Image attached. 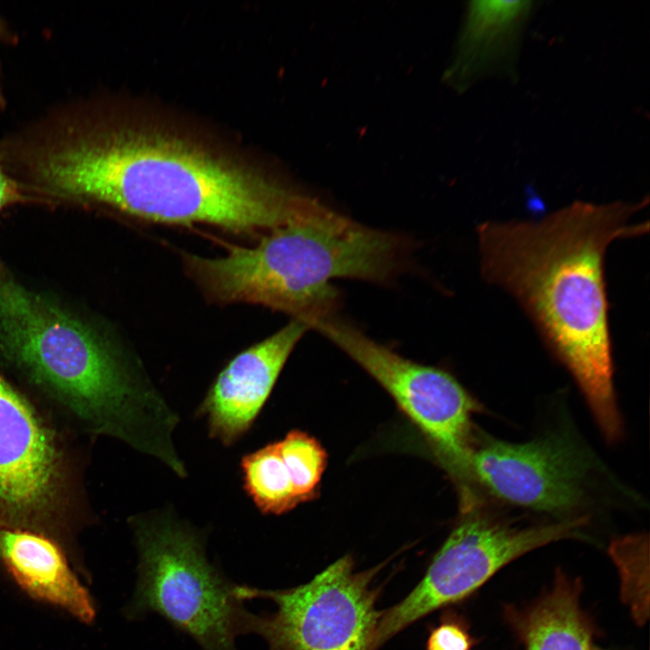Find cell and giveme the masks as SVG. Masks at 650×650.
Returning a JSON list of instances; mask_svg holds the SVG:
<instances>
[{
    "instance_id": "6",
    "label": "cell",
    "mask_w": 650,
    "mask_h": 650,
    "mask_svg": "<svg viewBox=\"0 0 650 650\" xmlns=\"http://www.w3.org/2000/svg\"><path fill=\"white\" fill-rule=\"evenodd\" d=\"M129 523L138 566L125 615L157 613L202 650H236L246 608L237 584L208 561L202 534L166 511L136 515Z\"/></svg>"
},
{
    "instance_id": "17",
    "label": "cell",
    "mask_w": 650,
    "mask_h": 650,
    "mask_svg": "<svg viewBox=\"0 0 650 650\" xmlns=\"http://www.w3.org/2000/svg\"><path fill=\"white\" fill-rule=\"evenodd\" d=\"M475 641L467 624L456 615H445L431 630L426 650H471Z\"/></svg>"
},
{
    "instance_id": "14",
    "label": "cell",
    "mask_w": 650,
    "mask_h": 650,
    "mask_svg": "<svg viewBox=\"0 0 650 650\" xmlns=\"http://www.w3.org/2000/svg\"><path fill=\"white\" fill-rule=\"evenodd\" d=\"M580 583L557 571L552 590L505 616L525 650H592V627L580 605Z\"/></svg>"
},
{
    "instance_id": "9",
    "label": "cell",
    "mask_w": 650,
    "mask_h": 650,
    "mask_svg": "<svg viewBox=\"0 0 650 650\" xmlns=\"http://www.w3.org/2000/svg\"><path fill=\"white\" fill-rule=\"evenodd\" d=\"M312 330L330 339L395 400L433 445L458 481L461 497L471 492V415L478 404L444 370L409 360L332 315L312 320Z\"/></svg>"
},
{
    "instance_id": "12",
    "label": "cell",
    "mask_w": 650,
    "mask_h": 650,
    "mask_svg": "<svg viewBox=\"0 0 650 650\" xmlns=\"http://www.w3.org/2000/svg\"><path fill=\"white\" fill-rule=\"evenodd\" d=\"M71 554L55 538L23 528L0 529V563L32 599L90 624L96 607L71 567Z\"/></svg>"
},
{
    "instance_id": "19",
    "label": "cell",
    "mask_w": 650,
    "mask_h": 650,
    "mask_svg": "<svg viewBox=\"0 0 650 650\" xmlns=\"http://www.w3.org/2000/svg\"><path fill=\"white\" fill-rule=\"evenodd\" d=\"M18 34L13 30L8 22L0 14V44L14 45L18 43ZM3 66L0 60V109L7 107V98L3 83Z\"/></svg>"
},
{
    "instance_id": "10",
    "label": "cell",
    "mask_w": 650,
    "mask_h": 650,
    "mask_svg": "<svg viewBox=\"0 0 650 650\" xmlns=\"http://www.w3.org/2000/svg\"><path fill=\"white\" fill-rule=\"evenodd\" d=\"M586 451L563 433L523 443L485 438L470 457L472 481L507 503L565 515L580 507L593 469Z\"/></svg>"
},
{
    "instance_id": "13",
    "label": "cell",
    "mask_w": 650,
    "mask_h": 650,
    "mask_svg": "<svg viewBox=\"0 0 650 650\" xmlns=\"http://www.w3.org/2000/svg\"><path fill=\"white\" fill-rule=\"evenodd\" d=\"M533 4L531 1L469 3L458 52L448 79L456 87H466L511 60Z\"/></svg>"
},
{
    "instance_id": "15",
    "label": "cell",
    "mask_w": 650,
    "mask_h": 650,
    "mask_svg": "<svg viewBox=\"0 0 650 650\" xmlns=\"http://www.w3.org/2000/svg\"><path fill=\"white\" fill-rule=\"evenodd\" d=\"M240 466L245 491L261 513L282 515L302 503L278 441L245 455Z\"/></svg>"
},
{
    "instance_id": "2",
    "label": "cell",
    "mask_w": 650,
    "mask_h": 650,
    "mask_svg": "<svg viewBox=\"0 0 650 650\" xmlns=\"http://www.w3.org/2000/svg\"><path fill=\"white\" fill-rule=\"evenodd\" d=\"M636 203L575 201L538 220L485 221L477 228L485 281L508 292L569 369L606 437L621 432L613 387L604 259L618 238L648 231L631 223Z\"/></svg>"
},
{
    "instance_id": "18",
    "label": "cell",
    "mask_w": 650,
    "mask_h": 650,
    "mask_svg": "<svg viewBox=\"0 0 650 650\" xmlns=\"http://www.w3.org/2000/svg\"><path fill=\"white\" fill-rule=\"evenodd\" d=\"M38 204L21 184H19L4 168L0 160V214L7 208L18 204ZM8 268L0 256V272Z\"/></svg>"
},
{
    "instance_id": "11",
    "label": "cell",
    "mask_w": 650,
    "mask_h": 650,
    "mask_svg": "<svg viewBox=\"0 0 650 650\" xmlns=\"http://www.w3.org/2000/svg\"><path fill=\"white\" fill-rule=\"evenodd\" d=\"M308 330L310 326L305 320L293 318L280 330L238 353L225 366L198 410L206 421L211 438L230 446L247 432L287 358Z\"/></svg>"
},
{
    "instance_id": "16",
    "label": "cell",
    "mask_w": 650,
    "mask_h": 650,
    "mask_svg": "<svg viewBox=\"0 0 650 650\" xmlns=\"http://www.w3.org/2000/svg\"><path fill=\"white\" fill-rule=\"evenodd\" d=\"M278 445L301 502L311 498L325 469L324 449L313 437L298 430L288 432Z\"/></svg>"
},
{
    "instance_id": "8",
    "label": "cell",
    "mask_w": 650,
    "mask_h": 650,
    "mask_svg": "<svg viewBox=\"0 0 650 650\" xmlns=\"http://www.w3.org/2000/svg\"><path fill=\"white\" fill-rule=\"evenodd\" d=\"M382 565L357 572L350 556H343L309 582L285 590L237 585L241 600H272L276 610H245L241 635L255 634L267 650H376L381 612L377 590L371 587Z\"/></svg>"
},
{
    "instance_id": "5",
    "label": "cell",
    "mask_w": 650,
    "mask_h": 650,
    "mask_svg": "<svg viewBox=\"0 0 650 650\" xmlns=\"http://www.w3.org/2000/svg\"><path fill=\"white\" fill-rule=\"evenodd\" d=\"M70 432L0 368V529L46 534L73 554L94 517Z\"/></svg>"
},
{
    "instance_id": "3",
    "label": "cell",
    "mask_w": 650,
    "mask_h": 650,
    "mask_svg": "<svg viewBox=\"0 0 650 650\" xmlns=\"http://www.w3.org/2000/svg\"><path fill=\"white\" fill-rule=\"evenodd\" d=\"M0 363L70 429L134 446L165 398L85 319L0 272Z\"/></svg>"
},
{
    "instance_id": "4",
    "label": "cell",
    "mask_w": 650,
    "mask_h": 650,
    "mask_svg": "<svg viewBox=\"0 0 650 650\" xmlns=\"http://www.w3.org/2000/svg\"><path fill=\"white\" fill-rule=\"evenodd\" d=\"M404 251L397 235L311 199L298 218L253 247L233 246L218 258L186 254L183 262L210 299L265 305L309 325L333 314L339 300L333 279L389 282L403 266Z\"/></svg>"
},
{
    "instance_id": "7",
    "label": "cell",
    "mask_w": 650,
    "mask_h": 650,
    "mask_svg": "<svg viewBox=\"0 0 650 650\" xmlns=\"http://www.w3.org/2000/svg\"><path fill=\"white\" fill-rule=\"evenodd\" d=\"M478 506L463 512L416 587L381 612L376 649L432 611L468 598L523 554L550 543L580 537L590 520L582 515L517 525L481 511Z\"/></svg>"
},
{
    "instance_id": "1",
    "label": "cell",
    "mask_w": 650,
    "mask_h": 650,
    "mask_svg": "<svg viewBox=\"0 0 650 650\" xmlns=\"http://www.w3.org/2000/svg\"><path fill=\"white\" fill-rule=\"evenodd\" d=\"M8 166L47 205L238 233L291 223L304 197L237 147L101 93L60 101L19 125Z\"/></svg>"
}]
</instances>
